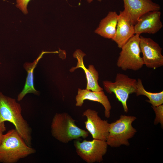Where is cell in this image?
<instances>
[{"label":"cell","mask_w":163,"mask_h":163,"mask_svg":"<svg viewBox=\"0 0 163 163\" xmlns=\"http://www.w3.org/2000/svg\"><path fill=\"white\" fill-rule=\"evenodd\" d=\"M137 96L144 95L149 99L146 101L150 103L152 106L156 107L162 104H163V91L157 93H152L145 90L143 85L141 79L138 78L137 81Z\"/></svg>","instance_id":"cell-17"},{"label":"cell","mask_w":163,"mask_h":163,"mask_svg":"<svg viewBox=\"0 0 163 163\" xmlns=\"http://www.w3.org/2000/svg\"><path fill=\"white\" fill-rule=\"evenodd\" d=\"M85 55L80 50H77L74 52L73 56L77 60V65L75 67H72L70 71L73 72L78 68H82L84 71L87 80L86 89L94 91H103V88L98 84L99 73L94 66L90 65L87 69L84 65L83 58Z\"/></svg>","instance_id":"cell-13"},{"label":"cell","mask_w":163,"mask_h":163,"mask_svg":"<svg viewBox=\"0 0 163 163\" xmlns=\"http://www.w3.org/2000/svg\"><path fill=\"white\" fill-rule=\"evenodd\" d=\"M161 15L160 11H149L142 14L134 25L135 34L157 33L163 27Z\"/></svg>","instance_id":"cell-11"},{"label":"cell","mask_w":163,"mask_h":163,"mask_svg":"<svg viewBox=\"0 0 163 163\" xmlns=\"http://www.w3.org/2000/svg\"><path fill=\"white\" fill-rule=\"evenodd\" d=\"M31 0H17L16 7L19 8L25 14L28 13L27 6Z\"/></svg>","instance_id":"cell-19"},{"label":"cell","mask_w":163,"mask_h":163,"mask_svg":"<svg viewBox=\"0 0 163 163\" xmlns=\"http://www.w3.org/2000/svg\"><path fill=\"white\" fill-rule=\"evenodd\" d=\"M83 115L87 119L85 122V128L93 139L106 141L110 125L107 120L101 119L97 111L91 109L85 110Z\"/></svg>","instance_id":"cell-9"},{"label":"cell","mask_w":163,"mask_h":163,"mask_svg":"<svg viewBox=\"0 0 163 163\" xmlns=\"http://www.w3.org/2000/svg\"><path fill=\"white\" fill-rule=\"evenodd\" d=\"M103 84L106 91L110 94L113 93L121 102L124 111L127 112V101L130 94L136 93L137 80L124 74L118 73L114 82L106 80L103 81Z\"/></svg>","instance_id":"cell-6"},{"label":"cell","mask_w":163,"mask_h":163,"mask_svg":"<svg viewBox=\"0 0 163 163\" xmlns=\"http://www.w3.org/2000/svg\"><path fill=\"white\" fill-rule=\"evenodd\" d=\"M152 107L156 115L154 123L157 124L159 123L161 126L163 125V105L161 104L157 106Z\"/></svg>","instance_id":"cell-18"},{"label":"cell","mask_w":163,"mask_h":163,"mask_svg":"<svg viewBox=\"0 0 163 163\" xmlns=\"http://www.w3.org/2000/svg\"><path fill=\"white\" fill-rule=\"evenodd\" d=\"M139 47L144 64L147 67L155 69L163 66L162 48L157 43L140 35Z\"/></svg>","instance_id":"cell-8"},{"label":"cell","mask_w":163,"mask_h":163,"mask_svg":"<svg viewBox=\"0 0 163 163\" xmlns=\"http://www.w3.org/2000/svg\"><path fill=\"white\" fill-rule=\"evenodd\" d=\"M57 52L42 51L38 57L33 62H26L23 65V67L27 72L25 83L22 91L17 97V100L19 101L22 100L27 94L33 93L38 95L39 92L37 91L34 86V72L37 63L42 58L43 54L47 53H57Z\"/></svg>","instance_id":"cell-15"},{"label":"cell","mask_w":163,"mask_h":163,"mask_svg":"<svg viewBox=\"0 0 163 163\" xmlns=\"http://www.w3.org/2000/svg\"><path fill=\"white\" fill-rule=\"evenodd\" d=\"M36 152L28 146L15 129L3 134L0 143V162L15 163Z\"/></svg>","instance_id":"cell-2"},{"label":"cell","mask_w":163,"mask_h":163,"mask_svg":"<svg viewBox=\"0 0 163 163\" xmlns=\"http://www.w3.org/2000/svg\"><path fill=\"white\" fill-rule=\"evenodd\" d=\"M135 35L134 25H133L129 14L123 10L120 11L116 32L112 40L120 48Z\"/></svg>","instance_id":"cell-12"},{"label":"cell","mask_w":163,"mask_h":163,"mask_svg":"<svg viewBox=\"0 0 163 163\" xmlns=\"http://www.w3.org/2000/svg\"><path fill=\"white\" fill-rule=\"evenodd\" d=\"M74 145L78 155L88 163L101 162L106 154L108 145L106 141L93 139L80 142L75 140Z\"/></svg>","instance_id":"cell-7"},{"label":"cell","mask_w":163,"mask_h":163,"mask_svg":"<svg viewBox=\"0 0 163 163\" xmlns=\"http://www.w3.org/2000/svg\"><path fill=\"white\" fill-rule=\"evenodd\" d=\"M140 35L135 34L121 48L117 65L123 70H138L144 65L140 55Z\"/></svg>","instance_id":"cell-5"},{"label":"cell","mask_w":163,"mask_h":163,"mask_svg":"<svg viewBox=\"0 0 163 163\" xmlns=\"http://www.w3.org/2000/svg\"><path fill=\"white\" fill-rule=\"evenodd\" d=\"M124 10L129 14L132 24L136 23L139 18L150 11H160V5L152 0H123Z\"/></svg>","instance_id":"cell-10"},{"label":"cell","mask_w":163,"mask_h":163,"mask_svg":"<svg viewBox=\"0 0 163 163\" xmlns=\"http://www.w3.org/2000/svg\"><path fill=\"white\" fill-rule=\"evenodd\" d=\"M118 16L115 11H109L101 20L95 33L104 38L112 40L116 34Z\"/></svg>","instance_id":"cell-16"},{"label":"cell","mask_w":163,"mask_h":163,"mask_svg":"<svg viewBox=\"0 0 163 163\" xmlns=\"http://www.w3.org/2000/svg\"><path fill=\"white\" fill-rule=\"evenodd\" d=\"M136 119L134 116L121 115L118 119L110 123L106 141L108 145L116 148L121 145L129 146V140L133 137L137 132L132 125Z\"/></svg>","instance_id":"cell-4"},{"label":"cell","mask_w":163,"mask_h":163,"mask_svg":"<svg viewBox=\"0 0 163 163\" xmlns=\"http://www.w3.org/2000/svg\"><path fill=\"white\" fill-rule=\"evenodd\" d=\"M86 100L97 102L102 104L105 109V117L107 118L110 117L111 106L107 97L103 91H94L78 88L75 97V105L77 107L82 106Z\"/></svg>","instance_id":"cell-14"},{"label":"cell","mask_w":163,"mask_h":163,"mask_svg":"<svg viewBox=\"0 0 163 163\" xmlns=\"http://www.w3.org/2000/svg\"><path fill=\"white\" fill-rule=\"evenodd\" d=\"M93 0H87V2L89 3H90ZM99 2H101L102 0H97Z\"/></svg>","instance_id":"cell-21"},{"label":"cell","mask_w":163,"mask_h":163,"mask_svg":"<svg viewBox=\"0 0 163 163\" xmlns=\"http://www.w3.org/2000/svg\"><path fill=\"white\" fill-rule=\"evenodd\" d=\"M76 120L66 113H56L51 123L52 136L59 141L67 143L73 140L88 137L89 133L78 127Z\"/></svg>","instance_id":"cell-3"},{"label":"cell","mask_w":163,"mask_h":163,"mask_svg":"<svg viewBox=\"0 0 163 163\" xmlns=\"http://www.w3.org/2000/svg\"><path fill=\"white\" fill-rule=\"evenodd\" d=\"M3 134L0 133V143L2 138V136Z\"/></svg>","instance_id":"cell-22"},{"label":"cell","mask_w":163,"mask_h":163,"mask_svg":"<svg viewBox=\"0 0 163 163\" xmlns=\"http://www.w3.org/2000/svg\"><path fill=\"white\" fill-rule=\"evenodd\" d=\"M6 128L5 124V122H2L0 120V133L3 134L6 131Z\"/></svg>","instance_id":"cell-20"},{"label":"cell","mask_w":163,"mask_h":163,"mask_svg":"<svg viewBox=\"0 0 163 163\" xmlns=\"http://www.w3.org/2000/svg\"><path fill=\"white\" fill-rule=\"evenodd\" d=\"M20 104L14 98L6 96L0 91V120L8 121L28 146L31 147L32 129L21 114Z\"/></svg>","instance_id":"cell-1"}]
</instances>
